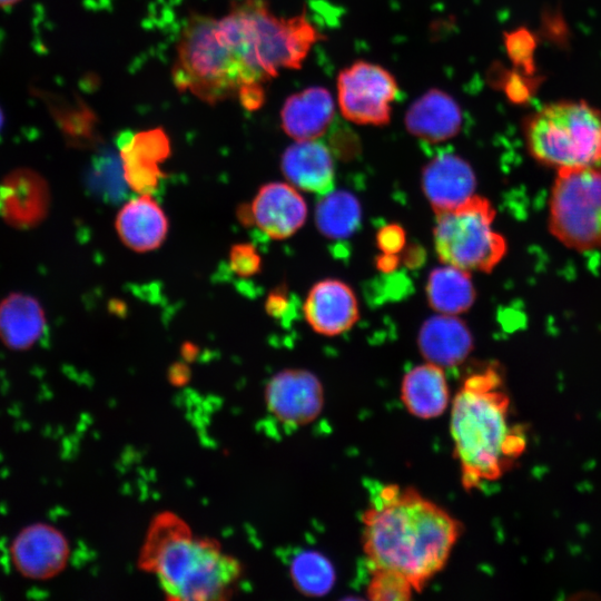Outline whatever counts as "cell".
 Masks as SVG:
<instances>
[{"instance_id":"obj_25","label":"cell","mask_w":601,"mask_h":601,"mask_svg":"<svg viewBox=\"0 0 601 601\" xmlns=\"http://www.w3.org/2000/svg\"><path fill=\"white\" fill-rule=\"evenodd\" d=\"M361 220V204L346 190H331L323 195L315 208L316 227L327 238L343 239L352 236Z\"/></svg>"},{"instance_id":"obj_31","label":"cell","mask_w":601,"mask_h":601,"mask_svg":"<svg viewBox=\"0 0 601 601\" xmlns=\"http://www.w3.org/2000/svg\"><path fill=\"white\" fill-rule=\"evenodd\" d=\"M400 263L401 258L398 254L382 253L375 259L376 268L385 274L393 273Z\"/></svg>"},{"instance_id":"obj_4","label":"cell","mask_w":601,"mask_h":601,"mask_svg":"<svg viewBox=\"0 0 601 601\" xmlns=\"http://www.w3.org/2000/svg\"><path fill=\"white\" fill-rule=\"evenodd\" d=\"M220 21L253 83L265 85L283 69L300 68L323 39L305 13L277 17L264 0L236 1Z\"/></svg>"},{"instance_id":"obj_20","label":"cell","mask_w":601,"mask_h":601,"mask_svg":"<svg viewBox=\"0 0 601 601\" xmlns=\"http://www.w3.org/2000/svg\"><path fill=\"white\" fill-rule=\"evenodd\" d=\"M473 345L467 325L455 315L440 314L427 318L417 335V346L425 361L443 368L462 364Z\"/></svg>"},{"instance_id":"obj_14","label":"cell","mask_w":601,"mask_h":601,"mask_svg":"<svg viewBox=\"0 0 601 601\" xmlns=\"http://www.w3.org/2000/svg\"><path fill=\"white\" fill-rule=\"evenodd\" d=\"M170 152L169 137L160 127L141 130L128 138L120 147V162L129 187L139 194L155 191L164 176L159 165Z\"/></svg>"},{"instance_id":"obj_18","label":"cell","mask_w":601,"mask_h":601,"mask_svg":"<svg viewBox=\"0 0 601 601\" xmlns=\"http://www.w3.org/2000/svg\"><path fill=\"white\" fill-rule=\"evenodd\" d=\"M335 102L331 92L312 86L287 97L280 109L283 130L295 140H316L331 127Z\"/></svg>"},{"instance_id":"obj_6","label":"cell","mask_w":601,"mask_h":601,"mask_svg":"<svg viewBox=\"0 0 601 601\" xmlns=\"http://www.w3.org/2000/svg\"><path fill=\"white\" fill-rule=\"evenodd\" d=\"M526 149L555 169L601 165V110L584 100H559L522 121Z\"/></svg>"},{"instance_id":"obj_2","label":"cell","mask_w":601,"mask_h":601,"mask_svg":"<svg viewBox=\"0 0 601 601\" xmlns=\"http://www.w3.org/2000/svg\"><path fill=\"white\" fill-rule=\"evenodd\" d=\"M510 396L494 365L469 375L453 398L451 436L466 491L497 481L526 445L520 425L509 423Z\"/></svg>"},{"instance_id":"obj_3","label":"cell","mask_w":601,"mask_h":601,"mask_svg":"<svg viewBox=\"0 0 601 601\" xmlns=\"http://www.w3.org/2000/svg\"><path fill=\"white\" fill-rule=\"evenodd\" d=\"M140 565L157 577L173 600H224L235 591L242 565L211 539L196 536L173 514L159 515L149 528Z\"/></svg>"},{"instance_id":"obj_9","label":"cell","mask_w":601,"mask_h":601,"mask_svg":"<svg viewBox=\"0 0 601 601\" xmlns=\"http://www.w3.org/2000/svg\"><path fill=\"white\" fill-rule=\"evenodd\" d=\"M398 95L395 77L380 65L358 60L341 70L337 101L343 117L354 124L384 126Z\"/></svg>"},{"instance_id":"obj_27","label":"cell","mask_w":601,"mask_h":601,"mask_svg":"<svg viewBox=\"0 0 601 601\" xmlns=\"http://www.w3.org/2000/svg\"><path fill=\"white\" fill-rule=\"evenodd\" d=\"M367 597L373 601H407L415 591L402 573L388 569L371 570Z\"/></svg>"},{"instance_id":"obj_28","label":"cell","mask_w":601,"mask_h":601,"mask_svg":"<svg viewBox=\"0 0 601 601\" xmlns=\"http://www.w3.org/2000/svg\"><path fill=\"white\" fill-rule=\"evenodd\" d=\"M229 266L235 274L249 277L260 272L262 258L252 244H235L229 250Z\"/></svg>"},{"instance_id":"obj_10","label":"cell","mask_w":601,"mask_h":601,"mask_svg":"<svg viewBox=\"0 0 601 601\" xmlns=\"http://www.w3.org/2000/svg\"><path fill=\"white\" fill-rule=\"evenodd\" d=\"M265 402L268 411L282 424L298 427L319 416L324 407V390L312 372L284 370L267 383Z\"/></svg>"},{"instance_id":"obj_17","label":"cell","mask_w":601,"mask_h":601,"mask_svg":"<svg viewBox=\"0 0 601 601\" xmlns=\"http://www.w3.org/2000/svg\"><path fill=\"white\" fill-rule=\"evenodd\" d=\"M404 124L412 136L428 144H437L460 132L463 115L460 105L450 93L432 88L410 105Z\"/></svg>"},{"instance_id":"obj_1","label":"cell","mask_w":601,"mask_h":601,"mask_svg":"<svg viewBox=\"0 0 601 601\" xmlns=\"http://www.w3.org/2000/svg\"><path fill=\"white\" fill-rule=\"evenodd\" d=\"M462 524L415 487L381 485L362 514L370 569L402 573L421 592L446 565Z\"/></svg>"},{"instance_id":"obj_12","label":"cell","mask_w":601,"mask_h":601,"mask_svg":"<svg viewBox=\"0 0 601 601\" xmlns=\"http://www.w3.org/2000/svg\"><path fill=\"white\" fill-rule=\"evenodd\" d=\"M49 207V185L37 171L18 168L0 183V216L11 227L38 226L47 217Z\"/></svg>"},{"instance_id":"obj_8","label":"cell","mask_w":601,"mask_h":601,"mask_svg":"<svg viewBox=\"0 0 601 601\" xmlns=\"http://www.w3.org/2000/svg\"><path fill=\"white\" fill-rule=\"evenodd\" d=\"M549 229L568 248L601 250V165L558 169Z\"/></svg>"},{"instance_id":"obj_32","label":"cell","mask_w":601,"mask_h":601,"mask_svg":"<svg viewBox=\"0 0 601 601\" xmlns=\"http://www.w3.org/2000/svg\"><path fill=\"white\" fill-rule=\"evenodd\" d=\"M424 255L422 247L412 245L405 249L403 263L408 267L415 268L423 263Z\"/></svg>"},{"instance_id":"obj_15","label":"cell","mask_w":601,"mask_h":601,"mask_svg":"<svg viewBox=\"0 0 601 601\" xmlns=\"http://www.w3.org/2000/svg\"><path fill=\"white\" fill-rule=\"evenodd\" d=\"M303 311L311 327L325 336H336L348 331L359 317L353 289L338 279H323L314 284Z\"/></svg>"},{"instance_id":"obj_24","label":"cell","mask_w":601,"mask_h":601,"mask_svg":"<svg viewBox=\"0 0 601 601\" xmlns=\"http://www.w3.org/2000/svg\"><path fill=\"white\" fill-rule=\"evenodd\" d=\"M426 297L430 306L440 314L466 312L476 298L470 272L447 264L434 268L427 277Z\"/></svg>"},{"instance_id":"obj_7","label":"cell","mask_w":601,"mask_h":601,"mask_svg":"<svg viewBox=\"0 0 601 601\" xmlns=\"http://www.w3.org/2000/svg\"><path fill=\"white\" fill-rule=\"evenodd\" d=\"M494 218L493 205L479 195L437 214L433 235L440 260L467 272H492L508 250L505 238L493 228Z\"/></svg>"},{"instance_id":"obj_26","label":"cell","mask_w":601,"mask_h":601,"mask_svg":"<svg viewBox=\"0 0 601 601\" xmlns=\"http://www.w3.org/2000/svg\"><path fill=\"white\" fill-rule=\"evenodd\" d=\"M290 579L296 589L311 597H321L335 583V571L329 560L316 551L297 554L289 566Z\"/></svg>"},{"instance_id":"obj_19","label":"cell","mask_w":601,"mask_h":601,"mask_svg":"<svg viewBox=\"0 0 601 601\" xmlns=\"http://www.w3.org/2000/svg\"><path fill=\"white\" fill-rule=\"evenodd\" d=\"M280 169L295 188L325 195L333 190L335 166L329 149L316 140H296L282 155Z\"/></svg>"},{"instance_id":"obj_16","label":"cell","mask_w":601,"mask_h":601,"mask_svg":"<svg viewBox=\"0 0 601 601\" xmlns=\"http://www.w3.org/2000/svg\"><path fill=\"white\" fill-rule=\"evenodd\" d=\"M253 223L274 239L294 235L305 223L307 206L293 185L268 183L263 185L250 206Z\"/></svg>"},{"instance_id":"obj_11","label":"cell","mask_w":601,"mask_h":601,"mask_svg":"<svg viewBox=\"0 0 601 601\" xmlns=\"http://www.w3.org/2000/svg\"><path fill=\"white\" fill-rule=\"evenodd\" d=\"M10 551L16 569L36 580L49 579L61 572L69 556L65 535L45 523L24 528L16 536Z\"/></svg>"},{"instance_id":"obj_22","label":"cell","mask_w":601,"mask_h":601,"mask_svg":"<svg viewBox=\"0 0 601 601\" xmlns=\"http://www.w3.org/2000/svg\"><path fill=\"white\" fill-rule=\"evenodd\" d=\"M401 400L407 412L418 418L442 415L450 402L443 367L426 362L410 370L402 380Z\"/></svg>"},{"instance_id":"obj_21","label":"cell","mask_w":601,"mask_h":601,"mask_svg":"<svg viewBox=\"0 0 601 601\" xmlns=\"http://www.w3.org/2000/svg\"><path fill=\"white\" fill-rule=\"evenodd\" d=\"M120 240L139 253L158 248L168 233V219L162 208L150 196L141 194L126 203L116 217Z\"/></svg>"},{"instance_id":"obj_34","label":"cell","mask_w":601,"mask_h":601,"mask_svg":"<svg viewBox=\"0 0 601 601\" xmlns=\"http://www.w3.org/2000/svg\"><path fill=\"white\" fill-rule=\"evenodd\" d=\"M2 126H3V114H2V111L0 109V130H1Z\"/></svg>"},{"instance_id":"obj_33","label":"cell","mask_w":601,"mask_h":601,"mask_svg":"<svg viewBox=\"0 0 601 601\" xmlns=\"http://www.w3.org/2000/svg\"><path fill=\"white\" fill-rule=\"evenodd\" d=\"M20 0H0V8L11 7L18 3Z\"/></svg>"},{"instance_id":"obj_30","label":"cell","mask_w":601,"mask_h":601,"mask_svg":"<svg viewBox=\"0 0 601 601\" xmlns=\"http://www.w3.org/2000/svg\"><path fill=\"white\" fill-rule=\"evenodd\" d=\"M290 302L287 288L279 286L273 289L265 303V309L268 315L280 318L289 311Z\"/></svg>"},{"instance_id":"obj_29","label":"cell","mask_w":601,"mask_h":601,"mask_svg":"<svg viewBox=\"0 0 601 601\" xmlns=\"http://www.w3.org/2000/svg\"><path fill=\"white\" fill-rule=\"evenodd\" d=\"M405 230L398 224L382 227L376 236V244L382 253L398 254L405 247Z\"/></svg>"},{"instance_id":"obj_5","label":"cell","mask_w":601,"mask_h":601,"mask_svg":"<svg viewBox=\"0 0 601 601\" xmlns=\"http://www.w3.org/2000/svg\"><path fill=\"white\" fill-rule=\"evenodd\" d=\"M171 78L177 90L216 105L238 98L250 82L220 18L191 13L180 33Z\"/></svg>"},{"instance_id":"obj_23","label":"cell","mask_w":601,"mask_h":601,"mask_svg":"<svg viewBox=\"0 0 601 601\" xmlns=\"http://www.w3.org/2000/svg\"><path fill=\"white\" fill-rule=\"evenodd\" d=\"M46 327V315L35 297L11 293L0 302V339L9 348L24 351L33 346Z\"/></svg>"},{"instance_id":"obj_13","label":"cell","mask_w":601,"mask_h":601,"mask_svg":"<svg viewBox=\"0 0 601 601\" xmlns=\"http://www.w3.org/2000/svg\"><path fill=\"white\" fill-rule=\"evenodd\" d=\"M422 188L437 215L459 207L474 196L476 178L464 158L450 151L441 152L424 166Z\"/></svg>"}]
</instances>
